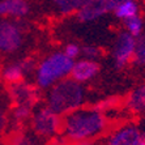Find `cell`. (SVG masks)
<instances>
[{
	"mask_svg": "<svg viewBox=\"0 0 145 145\" xmlns=\"http://www.w3.org/2000/svg\"><path fill=\"white\" fill-rule=\"evenodd\" d=\"M108 129L107 115L94 106H81L63 115L61 133L68 141H91Z\"/></svg>",
	"mask_w": 145,
	"mask_h": 145,
	"instance_id": "1",
	"label": "cell"
},
{
	"mask_svg": "<svg viewBox=\"0 0 145 145\" xmlns=\"http://www.w3.org/2000/svg\"><path fill=\"white\" fill-rule=\"evenodd\" d=\"M47 90L46 105L61 116L84 106L86 101V91L82 84L69 76L57 81Z\"/></svg>",
	"mask_w": 145,
	"mask_h": 145,
	"instance_id": "2",
	"label": "cell"
},
{
	"mask_svg": "<svg viewBox=\"0 0 145 145\" xmlns=\"http://www.w3.org/2000/svg\"><path fill=\"white\" fill-rule=\"evenodd\" d=\"M73 61V59L68 57L63 51H54L44 56L37 64L34 71L37 88L47 90L57 81L68 77Z\"/></svg>",
	"mask_w": 145,
	"mask_h": 145,
	"instance_id": "3",
	"label": "cell"
},
{
	"mask_svg": "<svg viewBox=\"0 0 145 145\" xmlns=\"http://www.w3.org/2000/svg\"><path fill=\"white\" fill-rule=\"evenodd\" d=\"M30 120L33 132L38 137L52 138L61 132L63 116L51 110L47 105L33 111Z\"/></svg>",
	"mask_w": 145,
	"mask_h": 145,
	"instance_id": "4",
	"label": "cell"
},
{
	"mask_svg": "<svg viewBox=\"0 0 145 145\" xmlns=\"http://www.w3.org/2000/svg\"><path fill=\"white\" fill-rule=\"evenodd\" d=\"M24 40V27L16 18L3 17L0 20V54L8 55L18 51Z\"/></svg>",
	"mask_w": 145,
	"mask_h": 145,
	"instance_id": "5",
	"label": "cell"
},
{
	"mask_svg": "<svg viewBox=\"0 0 145 145\" xmlns=\"http://www.w3.org/2000/svg\"><path fill=\"white\" fill-rule=\"evenodd\" d=\"M136 40L137 38L125 30L118 34L112 47V60L118 69L124 68L132 61V57L135 54Z\"/></svg>",
	"mask_w": 145,
	"mask_h": 145,
	"instance_id": "6",
	"label": "cell"
},
{
	"mask_svg": "<svg viewBox=\"0 0 145 145\" xmlns=\"http://www.w3.org/2000/svg\"><path fill=\"white\" fill-rule=\"evenodd\" d=\"M9 94L14 105L33 107L38 99V88L22 80L14 84H9Z\"/></svg>",
	"mask_w": 145,
	"mask_h": 145,
	"instance_id": "7",
	"label": "cell"
},
{
	"mask_svg": "<svg viewBox=\"0 0 145 145\" xmlns=\"http://www.w3.org/2000/svg\"><path fill=\"white\" fill-rule=\"evenodd\" d=\"M142 132L135 124H124L116 128L106 138L105 145H137Z\"/></svg>",
	"mask_w": 145,
	"mask_h": 145,
	"instance_id": "8",
	"label": "cell"
},
{
	"mask_svg": "<svg viewBox=\"0 0 145 145\" xmlns=\"http://www.w3.org/2000/svg\"><path fill=\"white\" fill-rule=\"evenodd\" d=\"M107 12H110L108 0H86L76 12V18L80 22H91L105 16Z\"/></svg>",
	"mask_w": 145,
	"mask_h": 145,
	"instance_id": "9",
	"label": "cell"
},
{
	"mask_svg": "<svg viewBox=\"0 0 145 145\" xmlns=\"http://www.w3.org/2000/svg\"><path fill=\"white\" fill-rule=\"evenodd\" d=\"M99 72V64L97 60H90V59H80V60H74L72 65L69 77L76 80L80 84L89 82L90 80L95 77Z\"/></svg>",
	"mask_w": 145,
	"mask_h": 145,
	"instance_id": "10",
	"label": "cell"
},
{
	"mask_svg": "<svg viewBox=\"0 0 145 145\" xmlns=\"http://www.w3.org/2000/svg\"><path fill=\"white\" fill-rule=\"evenodd\" d=\"M30 12V5L26 0H0V18H24Z\"/></svg>",
	"mask_w": 145,
	"mask_h": 145,
	"instance_id": "11",
	"label": "cell"
},
{
	"mask_svg": "<svg viewBox=\"0 0 145 145\" xmlns=\"http://www.w3.org/2000/svg\"><path fill=\"white\" fill-rule=\"evenodd\" d=\"M125 106L133 114H142V112H145V84L136 86L127 95Z\"/></svg>",
	"mask_w": 145,
	"mask_h": 145,
	"instance_id": "12",
	"label": "cell"
},
{
	"mask_svg": "<svg viewBox=\"0 0 145 145\" xmlns=\"http://www.w3.org/2000/svg\"><path fill=\"white\" fill-rule=\"evenodd\" d=\"M25 76H26V72H25L21 60L5 65L1 71V77L7 84H14V82L22 81Z\"/></svg>",
	"mask_w": 145,
	"mask_h": 145,
	"instance_id": "13",
	"label": "cell"
},
{
	"mask_svg": "<svg viewBox=\"0 0 145 145\" xmlns=\"http://www.w3.org/2000/svg\"><path fill=\"white\" fill-rule=\"evenodd\" d=\"M55 12L61 16L73 14L80 9L86 0H50Z\"/></svg>",
	"mask_w": 145,
	"mask_h": 145,
	"instance_id": "14",
	"label": "cell"
},
{
	"mask_svg": "<svg viewBox=\"0 0 145 145\" xmlns=\"http://www.w3.org/2000/svg\"><path fill=\"white\" fill-rule=\"evenodd\" d=\"M115 17H118L119 20H127L129 17H133L136 14H138V4L135 1H124V3L119 4L118 7L114 10Z\"/></svg>",
	"mask_w": 145,
	"mask_h": 145,
	"instance_id": "15",
	"label": "cell"
},
{
	"mask_svg": "<svg viewBox=\"0 0 145 145\" xmlns=\"http://www.w3.org/2000/svg\"><path fill=\"white\" fill-rule=\"evenodd\" d=\"M124 27H125V31H128L133 37L138 38L141 37V33L144 30V21H142V18L138 14H136V16L124 20Z\"/></svg>",
	"mask_w": 145,
	"mask_h": 145,
	"instance_id": "16",
	"label": "cell"
},
{
	"mask_svg": "<svg viewBox=\"0 0 145 145\" xmlns=\"http://www.w3.org/2000/svg\"><path fill=\"white\" fill-rule=\"evenodd\" d=\"M31 114H33V107L31 106H25V105H14V108L12 111V118L16 123L21 124L26 121L27 119H30Z\"/></svg>",
	"mask_w": 145,
	"mask_h": 145,
	"instance_id": "17",
	"label": "cell"
},
{
	"mask_svg": "<svg viewBox=\"0 0 145 145\" xmlns=\"http://www.w3.org/2000/svg\"><path fill=\"white\" fill-rule=\"evenodd\" d=\"M132 61L137 65H145V37H138L136 40L135 54Z\"/></svg>",
	"mask_w": 145,
	"mask_h": 145,
	"instance_id": "18",
	"label": "cell"
},
{
	"mask_svg": "<svg viewBox=\"0 0 145 145\" xmlns=\"http://www.w3.org/2000/svg\"><path fill=\"white\" fill-rule=\"evenodd\" d=\"M119 106V99L116 97H110L106 99H102L98 103H95L94 107L98 108L99 111H102L103 114L107 115V112H110L111 110H116V107Z\"/></svg>",
	"mask_w": 145,
	"mask_h": 145,
	"instance_id": "19",
	"label": "cell"
},
{
	"mask_svg": "<svg viewBox=\"0 0 145 145\" xmlns=\"http://www.w3.org/2000/svg\"><path fill=\"white\" fill-rule=\"evenodd\" d=\"M85 59H90V60H98L102 56V50L97 46L93 44H85L84 47H81V54Z\"/></svg>",
	"mask_w": 145,
	"mask_h": 145,
	"instance_id": "20",
	"label": "cell"
},
{
	"mask_svg": "<svg viewBox=\"0 0 145 145\" xmlns=\"http://www.w3.org/2000/svg\"><path fill=\"white\" fill-rule=\"evenodd\" d=\"M10 145H35L34 140L25 133H17L10 137Z\"/></svg>",
	"mask_w": 145,
	"mask_h": 145,
	"instance_id": "21",
	"label": "cell"
},
{
	"mask_svg": "<svg viewBox=\"0 0 145 145\" xmlns=\"http://www.w3.org/2000/svg\"><path fill=\"white\" fill-rule=\"evenodd\" d=\"M68 57H71V59H76V57L80 56L81 54V47L78 46L77 43H68L67 46L64 47V51H63Z\"/></svg>",
	"mask_w": 145,
	"mask_h": 145,
	"instance_id": "22",
	"label": "cell"
},
{
	"mask_svg": "<svg viewBox=\"0 0 145 145\" xmlns=\"http://www.w3.org/2000/svg\"><path fill=\"white\" fill-rule=\"evenodd\" d=\"M7 124H8L7 115H5L3 111H1V110H0V133H3L4 129L7 128Z\"/></svg>",
	"mask_w": 145,
	"mask_h": 145,
	"instance_id": "23",
	"label": "cell"
},
{
	"mask_svg": "<svg viewBox=\"0 0 145 145\" xmlns=\"http://www.w3.org/2000/svg\"><path fill=\"white\" fill-rule=\"evenodd\" d=\"M124 1H135V0H108V9H110V12H112L119 4L124 3Z\"/></svg>",
	"mask_w": 145,
	"mask_h": 145,
	"instance_id": "24",
	"label": "cell"
},
{
	"mask_svg": "<svg viewBox=\"0 0 145 145\" xmlns=\"http://www.w3.org/2000/svg\"><path fill=\"white\" fill-rule=\"evenodd\" d=\"M67 145H93L91 141H69Z\"/></svg>",
	"mask_w": 145,
	"mask_h": 145,
	"instance_id": "25",
	"label": "cell"
},
{
	"mask_svg": "<svg viewBox=\"0 0 145 145\" xmlns=\"http://www.w3.org/2000/svg\"><path fill=\"white\" fill-rule=\"evenodd\" d=\"M137 145H145V136L141 133V138H140V141L137 142Z\"/></svg>",
	"mask_w": 145,
	"mask_h": 145,
	"instance_id": "26",
	"label": "cell"
}]
</instances>
